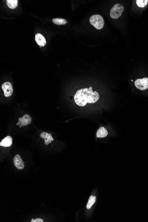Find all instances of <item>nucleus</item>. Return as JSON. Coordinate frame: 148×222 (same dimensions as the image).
Masks as SVG:
<instances>
[{"label":"nucleus","instance_id":"nucleus-3","mask_svg":"<svg viewBox=\"0 0 148 222\" xmlns=\"http://www.w3.org/2000/svg\"><path fill=\"white\" fill-rule=\"evenodd\" d=\"M124 8L121 4H117L113 6L110 11V16L113 19H117L121 16Z\"/></svg>","mask_w":148,"mask_h":222},{"label":"nucleus","instance_id":"nucleus-15","mask_svg":"<svg viewBox=\"0 0 148 222\" xmlns=\"http://www.w3.org/2000/svg\"><path fill=\"white\" fill-rule=\"evenodd\" d=\"M148 2V0H137L136 1L137 6L141 8H143L146 6Z\"/></svg>","mask_w":148,"mask_h":222},{"label":"nucleus","instance_id":"nucleus-6","mask_svg":"<svg viewBox=\"0 0 148 222\" xmlns=\"http://www.w3.org/2000/svg\"><path fill=\"white\" fill-rule=\"evenodd\" d=\"M32 121V117L29 115L26 114L24 115L22 117H20L18 119V123H17V125H20V128L24 126H26L31 123Z\"/></svg>","mask_w":148,"mask_h":222},{"label":"nucleus","instance_id":"nucleus-12","mask_svg":"<svg viewBox=\"0 0 148 222\" xmlns=\"http://www.w3.org/2000/svg\"><path fill=\"white\" fill-rule=\"evenodd\" d=\"M18 1L17 0H7L6 4L9 8L12 9H14L17 6Z\"/></svg>","mask_w":148,"mask_h":222},{"label":"nucleus","instance_id":"nucleus-4","mask_svg":"<svg viewBox=\"0 0 148 222\" xmlns=\"http://www.w3.org/2000/svg\"><path fill=\"white\" fill-rule=\"evenodd\" d=\"M135 86L139 90H146L148 88V78H144L137 79L134 82Z\"/></svg>","mask_w":148,"mask_h":222},{"label":"nucleus","instance_id":"nucleus-10","mask_svg":"<svg viewBox=\"0 0 148 222\" xmlns=\"http://www.w3.org/2000/svg\"><path fill=\"white\" fill-rule=\"evenodd\" d=\"M13 143V139L11 136H7L0 142V145L5 147H10Z\"/></svg>","mask_w":148,"mask_h":222},{"label":"nucleus","instance_id":"nucleus-9","mask_svg":"<svg viewBox=\"0 0 148 222\" xmlns=\"http://www.w3.org/2000/svg\"><path fill=\"white\" fill-rule=\"evenodd\" d=\"M40 136L41 138L45 139V144L46 145H48L49 144L54 141V139L50 133L46 132H43L40 134Z\"/></svg>","mask_w":148,"mask_h":222},{"label":"nucleus","instance_id":"nucleus-14","mask_svg":"<svg viewBox=\"0 0 148 222\" xmlns=\"http://www.w3.org/2000/svg\"><path fill=\"white\" fill-rule=\"evenodd\" d=\"M96 201V197L95 196H93V195H91V197L89 198V200H88V203L87 204V209H90V208L91 207L93 206V204L95 203Z\"/></svg>","mask_w":148,"mask_h":222},{"label":"nucleus","instance_id":"nucleus-1","mask_svg":"<svg viewBox=\"0 0 148 222\" xmlns=\"http://www.w3.org/2000/svg\"><path fill=\"white\" fill-rule=\"evenodd\" d=\"M99 95L97 91L93 92L92 87L83 88L77 91L74 96L75 103L80 107H84L87 103H94L99 100Z\"/></svg>","mask_w":148,"mask_h":222},{"label":"nucleus","instance_id":"nucleus-8","mask_svg":"<svg viewBox=\"0 0 148 222\" xmlns=\"http://www.w3.org/2000/svg\"><path fill=\"white\" fill-rule=\"evenodd\" d=\"M35 39L37 43L40 46L44 47L46 45L45 38L41 33H37L35 35Z\"/></svg>","mask_w":148,"mask_h":222},{"label":"nucleus","instance_id":"nucleus-11","mask_svg":"<svg viewBox=\"0 0 148 222\" xmlns=\"http://www.w3.org/2000/svg\"><path fill=\"white\" fill-rule=\"evenodd\" d=\"M108 133L107 129L103 127H101L97 131L96 136L99 138H103L107 136Z\"/></svg>","mask_w":148,"mask_h":222},{"label":"nucleus","instance_id":"nucleus-13","mask_svg":"<svg viewBox=\"0 0 148 222\" xmlns=\"http://www.w3.org/2000/svg\"><path fill=\"white\" fill-rule=\"evenodd\" d=\"M53 22L56 25H65L67 24L66 20L63 18H56L53 19Z\"/></svg>","mask_w":148,"mask_h":222},{"label":"nucleus","instance_id":"nucleus-16","mask_svg":"<svg viewBox=\"0 0 148 222\" xmlns=\"http://www.w3.org/2000/svg\"><path fill=\"white\" fill-rule=\"evenodd\" d=\"M31 222H43V220L41 219L37 218L36 219H33L31 220Z\"/></svg>","mask_w":148,"mask_h":222},{"label":"nucleus","instance_id":"nucleus-2","mask_svg":"<svg viewBox=\"0 0 148 222\" xmlns=\"http://www.w3.org/2000/svg\"><path fill=\"white\" fill-rule=\"evenodd\" d=\"M90 24L98 30H101L104 25V20L102 16L98 14L93 15L90 17Z\"/></svg>","mask_w":148,"mask_h":222},{"label":"nucleus","instance_id":"nucleus-5","mask_svg":"<svg viewBox=\"0 0 148 222\" xmlns=\"http://www.w3.org/2000/svg\"><path fill=\"white\" fill-rule=\"evenodd\" d=\"M2 90L4 91V95L6 97H9L12 95L13 92V86L9 82H5L2 85Z\"/></svg>","mask_w":148,"mask_h":222},{"label":"nucleus","instance_id":"nucleus-7","mask_svg":"<svg viewBox=\"0 0 148 222\" xmlns=\"http://www.w3.org/2000/svg\"><path fill=\"white\" fill-rule=\"evenodd\" d=\"M13 162L17 169L20 170L24 169L25 165L20 155L18 154L15 155L13 158Z\"/></svg>","mask_w":148,"mask_h":222}]
</instances>
